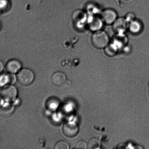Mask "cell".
I'll return each mask as SVG.
<instances>
[{"mask_svg": "<svg viewBox=\"0 0 149 149\" xmlns=\"http://www.w3.org/2000/svg\"><path fill=\"white\" fill-rule=\"evenodd\" d=\"M73 15L74 19L77 22L83 23L85 21L86 15L84 12L81 10H77L75 12Z\"/></svg>", "mask_w": 149, "mask_h": 149, "instance_id": "cell-14", "label": "cell"}, {"mask_svg": "<svg viewBox=\"0 0 149 149\" xmlns=\"http://www.w3.org/2000/svg\"><path fill=\"white\" fill-rule=\"evenodd\" d=\"M22 65L20 61L17 59L10 60L7 62L6 68L7 72L11 74L18 73L21 70Z\"/></svg>", "mask_w": 149, "mask_h": 149, "instance_id": "cell-6", "label": "cell"}, {"mask_svg": "<svg viewBox=\"0 0 149 149\" xmlns=\"http://www.w3.org/2000/svg\"><path fill=\"white\" fill-rule=\"evenodd\" d=\"M4 65L2 61H0V74L2 72L3 70Z\"/></svg>", "mask_w": 149, "mask_h": 149, "instance_id": "cell-19", "label": "cell"}, {"mask_svg": "<svg viewBox=\"0 0 149 149\" xmlns=\"http://www.w3.org/2000/svg\"><path fill=\"white\" fill-rule=\"evenodd\" d=\"M127 38L124 33H118L113 38V43L118 49L122 47L127 43Z\"/></svg>", "mask_w": 149, "mask_h": 149, "instance_id": "cell-10", "label": "cell"}, {"mask_svg": "<svg viewBox=\"0 0 149 149\" xmlns=\"http://www.w3.org/2000/svg\"><path fill=\"white\" fill-rule=\"evenodd\" d=\"M34 78V74L33 71L28 68L20 70L17 74V81L24 86L30 85L33 82Z\"/></svg>", "mask_w": 149, "mask_h": 149, "instance_id": "cell-2", "label": "cell"}, {"mask_svg": "<svg viewBox=\"0 0 149 149\" xmlns=\"http://www.w3.org/2000/svg\"><path fill=\"white\" fill-rule=\"evenodd\" d=\"M78 125L73 122H68L65 124L62 128L63 133L66 136L72 138L76 136L78 132Z\"/></svg>", "mask_w": 149, "mask_h": 149, "instance_id": "cell-4", "label": "cell"}, {"mask_svg": "<svg viewBox=\"0 0 149 149\" xmlns=\"http://www.w3.org/2000/svg\"><path fill=\"white\" fill-rule=\"evenodd\" d=\"M101 18L103 22L107 24H113L117 19L116 12L112 9H106L102 12Z\"/></svg>", "mask_w": 149, "mask_h": 149, "instance_id": "cell-5", "label": "cell"}, {"mask_svg": "<svg viewBox=\"0 0 149 149\" xmlns=\"http://www.w3.org/2000/svg\"><path fill=\"white\" fill-rule=\"evenodd\" d=\"M2 97H1V95H0V107H1V104H2Z\"/></svg>", "mask_w": 149, "mask_h": 149, "instance_id": "cell-20", "label": "cell"}, {"mask_svg": "<svg viewBox=\"0 0 149 149\" xmlns=\"http://www.w3.org/2000/svg\"><path fill=\"white\" fill-rule=\"evenodd\" d=\"M76 148L77 149H86L87 146L85 142L83 141H79L76 145Z\"/></svg>", "mask_w": 149, "mask_h": 149, "instance_id": "cell-18", "label": "cell"}, {"mask_svg": "<svg viewBox=\"0 0 149 149\" xmlns=\"http://www.w3.org/2000/svg\"><path fill=\"white\" fill-rule=\"evenodd\" d=\"M92 42L95 47L102 49L109 44V39L106 32L99 30L93 33L92 37Z\"/></svg>", "mask_w": 149, "mask_h": 149, "instance_id": "cell-1", "label": "cell"}, {"mask_svg": "<svg viewBox=\"0 0 149 149\" xmlns=\"http://www.w3.org/2000/svg\"><path fill=\"white\" fill-rule=\"evenodd\" d=\"M1 23L0 22V30H1Z\"/></svg>", "mask_w": 149, "mask_h": 149, "instance_id": "cell-21", "label": "cell"}, {"mask_svg": "<svg viewBox=\"0 0 149 149\" xmlns=\"http://www.w3.org/2000/svg\"><path fill=\"white\" fill-rule=\"evenodd\" d=\"M17 90L15 86H7L4 87L1 91V95L5 100L11 101L15 99L17 95Z\"/></svg>", "mask_w": 149, "mask_h": 149, "instance_id": "cell-3", "label": "cell"}, {"mask_svg": "<svg viewBox=\"0 0 149 149\" xmlns=\"http://www.w3.org/2000/svg\"><path fill=\"white\" fill-rule=\"evenodd\" d=\"M130 31L132 33H139L142 29V26L139 22L132 20L129 25Z\"/></svg>", "mask_w": 149, "mask_h": 149, "instance_id": "cell-12", "label": "cell"}, {"mask_svg": "<svg viewBox=\"0 0 149 149\" xmlns=\"http://www.w3.org/2000/svg\"><path fill=\"white\" fill-rule=\"evenodd\" d=\"M51 79L52 83L54 85L59 86L62 85L65 83L66 77L64 73L57 72L53 74Z\"/></svg>", "mask_w": 149, "mask_h": 149, "instance_id": "cell-9", "label": "cell"}, {"mask_svg": "<svg viewBox=\"0 0 149 149\" xmlns=\"http://www.w3.org/2000/svg\"><path fill=\"white\" fill-rule=\"evenodd\" d=\"M113 24V30L117 33H123L128 27L127 21L122 17L117 19Z\"/></svg>", "mask_w": 149, "mask_h": 149, "instance_id": "cell-7", "label": "cell"}, {"mask_svg": "<svg viewBox=\"0 0 149 149\" xmlns=\"http://www.w3.org/2000/svg\"><path fill=\"white\" fill-rule=\"evenodd\" d=\"M14 110V107L9 103H6L0 108V113L3 115L8 116L11 114Z\"/></svg>", "mask_w": 149, "mask_h": 149, "instance_id": "cell-11", "label": "cell"}, {"mask_svg": "<svg viewBox=\"0 0 149 149\" xmlns=\"http://www.w3.org/2000/svg\"><path fill=\"white\" fill-rule=\"evenodd\" d=\"M13 76L11 75H0V86H4L8 83H12L14 80H11Z\"/></svg>", "mask_w": 149, "mask_h": 149, "instance_id": "cell-15", "label": "cell"}, {"mask_svg": "<svg viewBox=\"0 0 149 149\" xmlns=\"http://www.w3.org/2000/svg\"><path fill=\"white\" fill-rule=\"evenodd\" d=\"M100 147V142L97 139H93L89 143V149H98Z\"/></svg>", "mask_w": 149, "mask_h": 149, "instance_id": "cell-16", "label": "cell"}, {"mask_svg": "<svg viewBox=\"0 0 149 149\" xmlns=\"http://www.w3.org/2000/svg\"><path fill=\"white\" fill-rule=\"evenodd\" d=\"M103 22L101 19L99 17H92L89 22V28L92 31H98L100 30L103 27Z\"/></svg>", "mask_w": 149, "mask_h": 149, "instance_id": "cell-8", "label": "cell"}, {"mask_svg": "<svg viewBox=\"0 0 149 149\" xmlns=\"http://www.w3.org/2000/svg\"><path fill=\"white\" fill-rule=\"evenodd\" d=\"M118 48L113 43L109 44L105 48V52L108 56H114L116 55Z\"/></svg>", "mask_w": 149, "mask_h": 149, "instance_id": "cell-13", "label": "cell"}, {"mask_svg": "<svg viewBox=\"0 0 149 149\" xmlns=\"http://www.w3.org/2000/svg\"><path fill=\"white\" fill-rule=\"evenodd\" d=\"M69 146L68 143L64 141H59L55 144L54 147L55 149H69Z\"/></svg>", "mask_w": 149, "mask_h": 149, "instance_id": "cell-17", "label": "cell"}]
</instances>
